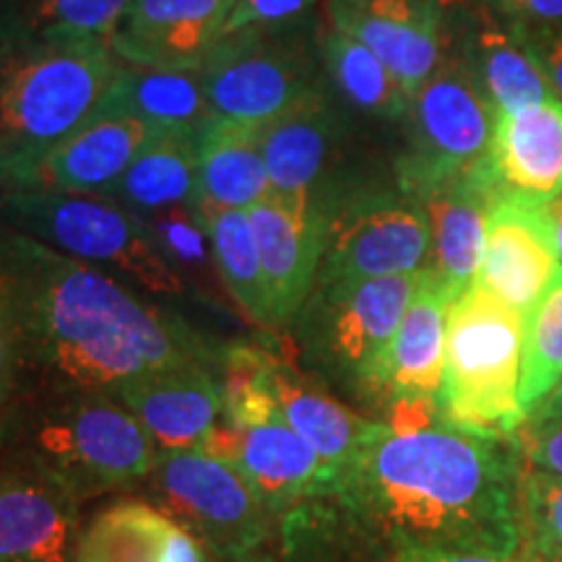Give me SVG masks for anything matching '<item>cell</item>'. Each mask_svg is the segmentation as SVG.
<instances>
[{
  "instance_id": "6da1fadb",
  "label": "cell",
  "mask_w": 562,
  "mask_h": 562,
  "mask_svg": "<svg viewBox=\"0 0 562 562\" xmlns=\"http://www.w3.org/2000/svg\"><path fill=\"white\" fill-rule=\"evenodd\" d=\"M339 487L404 544L497 558H516L524 544L518 474L474 435H393L378 425Z\"/></svg>"
},
{
  "instance_id": "7a4b0ae2",
  "label": "cell",
  "mask_w": 562,
  "mask_h": 562,
  "mask_svg": "<svg viewBox=\"0 0 562 562\" xmlns=\"http://www.w3.org/2000/svg\"><path fill=\"white\" fill-rule=\"evenodd\" d=\"M30 323L50 360L87 389L199 362L188 334L110 273L13 235Z\"/></svg>"
},
{
  "instance_id": "3957f363",
  "label": "cell",
  "mask_w": 562,
  "mask_h": 562,
  "mask_svg": "<svg viewBox=\"0 0 562 562\" xmlns=\"http://www.w3.org/2000/svg\"><path fill=\"white\" fill-rule=\"evenodd\" d=\"M117 66L108 42L0 45L3 191H19L45 154L100 112Z\"/></svg>"
},
{
  "instance_id": "277c9868",
  "label": "cell",
  "mask_w": 562,
  "mask_h": 562,
  "mask_svg": "<svg viewBox=\"0 0 562 562\" xmlns=\"http://www.w3.org/2000/svg\"><path fill=\"white\" fill-rule=\"evenodd\" d=\"M524 347V315L480 284L451 302L438 406L453 430L484 440L521 430Z\"/></svg>"
},
{
  "instance_id": "5b68a950",
  "label": "cell",
  "mask_w": 562,
  "mask_h": 562,
  "mask_svg": "<svg viewBox=\"0 0 562 562\" xmlns=\"http://www.w3.org/2000/svg\"><path fill=\"white\" fill-rule=\"evenodd\" d=\"M0 222L13 235L76 261L121 271L146 292L167 297L186 292V279L165 261L140 216L102 195L5 191Z\"/></svg>"
},
{
  "instance_id": "8992f818",
  "label": "cell",
  "mask_w": 562,
  "mask_h": 562,
  "mask_svg": "<svg viewBox=\"0 0 562 562\" xmlns=\"http://www.w3.org/2000/svg\"><path fill=\"white\" fill-rule=\"evenodd\" d=\"M201 76L214 117L252 128H266L326 81L311 19L224 34Z\"/></svg>"
},
{
  "instance_id": "52a82bcc",
  "label": "cell",
  "mask_w": 562,
  "mask_h": 562,
  "mask_svg": "<svg viewBox=\"0 0 562 562\" xmlns=\"http://www.w3.org/2000/svg\"><path fill=\"white\" fill-rule=\"evenodd\" d=\"M404 117L409 125L396 180L398 191L417 203L490 165L497 112L461 60H442Z\"/></svg>"
},
{
  "instance_id": "ba28073f",
  "label": "cell",
  "mask_w": 562,
  "mask_h": 562,
  "mask_svg": "<svg viewBox=\"0 0 562 562\" xmlns=\"http://www.w3.org/2000/svg\"><path fill=\"white\" fill-rule=\"evenodd\" d=\"M326 220L318 284L422 271L430 258V220L409 195L385 191L315 201Z\"/></svg>"
},
{
  "instance_id": "9c48e42d",
  "label": "cell",
  "mask_w": 562,
  "mask_h": 562,
  "mask_svg": "<svg viewBox=\"0 0 562 562\" xmlns=\"http://www.w3.org/2000/svg\"><path fill=\"white\" fill-rule=\"evenodd\" d=\"M562 277V261L547 203L501 191L487 214L484 256L474 284L501 297L529 321L533 307Z\"/></svg>"
},
{
  "instance_id": "30bf717a",
  "label": "cell",
  "mask_w": 562,
  "mask_h": 562,
  "mask_svg": "<svg viewBox=\"0 0 562 562\" xmlns=\"http://www.w3.org/2000/svg\"><path fill=\"white\" fill-rule=\"evenodd\" d=\"M237 0H131L110 50L125 66L201 70Z\"/></svg>"
},
{
  "instance_id": "8fae6325",
  "label": "cell",
  "mask_w": 562,
  "mask_h": 562,
  "mask_svg": "<svg viewBox=\"0 0 562 562\" xmlns=\"http://www.w3.org/2000/svg\"><path fill=\"white\" fill-rule=\"evenodd\" d=\"M425 269L341 284H321L318 311L331 355L372 383L402 326Z\"/></svg>"
},
{
  "instance_id": "7c38bea8",
  "label": "cell",
  "mask_w": 562,
  "mask_h": 562,
  "mask_svg": "<svg viewBox=\"0 0 562 562\" xmlns=\"http://www.w3.org/2000/svg\"><path fill=\"white\" fill-rule=\"evenodd\" d=\"M248 214L261 252L273 326H281L302 311L313 290L326 245V220L311 195L269 193L252 203Z\"/></svg>"
},
{
  "instance_id": "4fadbf2b",
  "label": "cell",
  "mask_w": 562,
  "mask_h": 562,
  "mask_svg": "<svg viewBox=\"0 0 562 562\" xmlns=\"http://www.w3.org/2000/svg\"><path fill=\"white\" fill-rule=\"evenodd\" d=\"M334 30L360 40L414 97L442 63L440 0H326Z\"/></svg>"
},
{
  "instance_id": "5bb4252c",
  "label": "cell",
  "mask_w": 562,
  "mask_h": 562,
  "mask_svg": "<svg viewBox=\"0 0 562 562\" xmlns=\"http://www.w3.org/2000/svg\"><path fill=\"white\" fill-rule=\"evenodd\" d=\"M161 495L178 516L214 537L240 544L258 521L256 487L232 463L203 451H170L159 463Z\"/></svg>"
},
{
  "instance_id": "9a60e30c",
  "label": "cell",
  "mask_w": 562,
  "mask_h": 562,
  "mask_svg": "<svg viewBox=\"0 0 562 562\" xmlns=\"http://www.w3.org/2000/svg\"><path fill=\"white\" fill-rule=\"evenodd\" d=\"M492 161L422 199L430 220V258L425 271L456 300L474 284L484 256L487 214L501 193Z\"/></svg>"
},
{
  "instance_id": "2e32d148",
  "label": "cell",
  "mask_w": 562,
  "mask_h": 562,
  "mask_svg": "<svg viewBox=\"0 0 562 562\" xmlns=\"http://www.w3.org/2000/svg\"><path fill=\"white\" fill-rule=\"evenodd\" d=\"M151 136L149 125L136 117L97 112L83 128L32 167L19 191L104 195Z\"/></svg>"
},
{
  "instance_id": "e0dca14e",
  "label": "cell",
  "mask_w": 562,
  "mask_h": 562,
  "mask_svg": "<svg viewBox=\"0 0 562 562\" xmlns=\"http://www.w3.org/2000/svg\"><path fill=\"white\" fill-rule=\"evenodd\" d=\"M55 461L94 482H125L154 467L149 432L140 422L108 404L79 406L42 432Z\"/></svg>"
},
{
  "instance_id": "ac0fdd59",
  "label": "cell",
  "mask_w": 562,
  "mask_h": 562,
  "mask_svg": "<svg viewBox=\"0 0 562 562\" xmlns=\"http://www.w3.org/2000/svg\"><path fill=\"white\" fill-rule=\"evenodd\" d=\"M344 121L334 104V91L323 83L297 108L261 128V149L269 170L271 193L313 195L326 186L341 144Z\"/></svg>"
},
{
  "instance_id": "d6986e66",
  "label": "cell",
  "mask_w": 562,
  "mask_h": 562,
  "mask_svg": "<svg viewBox=\"0 0 562 562\" xmlns=\"http://www.w3.org/2000/svg\"><path fill=\"white\" fill-rule=\"evenodd\" d=\"M123 402L165 451H191L216 427L222 385L199 362L178 364L123 385Z\"/></svg>"
},
{
  "instance_id": "ffe728a7",
  "label": "cell",
  "mask_w": 562,
  "mask_h": 562,
  "mask_svg": "<svg viewBox=\"0 0 562 562\" xmlns=\"http://www.w3.org/2000/svg\"><path fill=\"white\" fill-rule=\"evenodd\" d=\"M492 170L503 191L550 203L562 193V102L558 97L497 115Z\"/></svg>"
},
{
  "instance_id": "44dd1931",
  "label": "cell",
  "mask_w": 562,
  "mask_h": 562,
  "mask_svg": "<svg viewBox=\"0 0 562 562\" xmlns=\"http://www.w3.org/2000/svg\"><path fill=\"white\" fill-rule=\"evenodd\" d=\"M453 297L425 271L419 292L414 294L402 326L385 349L372 389L396 396L438 398L446 370L448 307Z\"/></svg>"
},
{
  "instance_id": "7402d4cb",
  "label": "cell",
  "mask_w": 562,
  "mask_h": 562,
  "mask_svg": "<svg viewBox=\"0 0 562 562\" xmlns=\"http://www.w3.org/2000/svg\"><path fill=\"white\" fill-rule=\"evenodd\" d=\"M461 63L497 115H508L554 97L550 76L533 50L531 37L510 21H484L476 26L463 45Z\"/></svg>"
},
{
  "instance_id": "603a6c76",
  "label": "cell",
  "mask_w": 562,
  "mask_h": 562,
  "mask_svg": "<svg viewBox=\"0 0 562 562\" xmlns=\"http://www.w3.org/2000/svg\"><path fill=\"white\" fill-rule=\"evenodd\" d=\"M100 112L136 117L154 133H201L203 125L214 121L201 70L146 68L125 63L117 66Z\"/></svg>"
},
{
  "instance_id": "cb8c5ba5",
  "label": "cell",
  "mask_w": 562,
  "mask_h": 562,
  "mask_svg": "<svg viewBox=\"0 0 562 562\" xmlns=\"http://www.w3.org/2000/svg\"><path fill=\"white\" fill-rule=\"evenodd\" d=\"M232 467L240 469L258 495L273 501L334 490L341 480L339 469L323 461L284 417L240 430V446Z\"/></svg>"
},
{
  "instance_id": "d4e9b609",
  "label": "cell",
  "mask_w": 562,
  "mask_h": 562,
  "mask_svg": "<svg viewBox=\"0 0 562 562\" xmlns=\"http://www.w3.org/2000/svg\"><path fill=\"white\" fill-rule=\"evenodd\" d=\"M271 193L261 128L214 121L199 133V193L193 206L250 209Z\"/></svg>"
},
{
  "instance_id": "484cf974",
  "label": "cell",
  "mask_w": 562,
  "mask_h": 562,
  "mask_svg": "<svg viewBox=\"0 0 562 562\" xmlns=\"http://www.w3.org/2000/svg\"><path fill=\"white\" fill-rule=\"evenodd\" d=\"M76 562H203V554L170 516L144 503H121L94 518Z\"/></svg>"
},
{
  "instance_id": "4316f807",
  "label": "cell",
  "mask_w": 562,
  "mask_h": 562,
  "mask_svg": "<svg viewBox=\"0 0 562 562\" xmlns=\"http://www.w3.org/2000/svg\"><path fill=\"white\" fill-rule=\"evenodd\" d=\"M199 193V133L159 131L102 199L144 216L182 203Z\"/></svg>"
},
{
  "instance_id": "83f0119b",
  "label": "cell",
  "mask_w": 562,
  "mask_h": 562,
  "mask_svg": "<svg viewBox=\"0 0 562 562\" xmlns=\"http://www.w3.org/2000/svg\"><path fill=\"white\" fill-rule=\"evenodd\" d=\"M131 0H0V45L108 42Z\"/></svg>"
},
{
  "instance_id": "f1b7e54d",
  "label": "cell",
  "mask_w": 562,
  "mask_h": 562,
  "mask_svg": "<svg viewBox=\"0 0 562 562\" xmlns=\"http://www.w3.org/2000/svg\"><path fill=\"white\" fill-rule=\"evenodd\" d=\"M273 393L281 417L294 432L300 435L323 461L334 469L349 467L351 459L362 451V446L372 438L378 425H370L344 409L334 398L321 396L302 385L284 364L277 362L273 368Z\"/></svg>"
},
{
  "instance_id": "f546056e",
  "label": "cell",
  "mask_w": 562,
  "mask_h": 562,
  "mask_svg": "<svg viewBox=\"0 0 562 562\" xmlns=\"http://www.w3.org/2000/svg\"><path fill=\"white\" fill-rule=\"evenodd\" d=\"M321 60L331 91L351 110L383 121H396L409 110L412 97L393 70L351 34L331 26L321 37Z\"/></svg>"
},
{
  "instance_id": "4dcf8cb0",
  "label": "cell",
  "mask_w": 562,
  "mask_h": 562,
  "mask_svg": "<svg viewBox=\"0 0 562 562\" xmlns=\"http://www.w3.org/2000/svg\"><path fill=\"white\" fill-rule=\"evenodd\" d=\"M214 245L216 269L240 311L258 326H273L261 252L248 209L195 206Z\"/></svg>"
},
{
  "instance_id": "1f68e13d",
  "label": "cell",
  "mask_w": 562,
  "mask_h": 562,
  "mask_svg": "<svg viewBox=\"0 0 562 562\" xmlns=\"http://www.w3.org/2000/svg\"><path fill=\"white\" fill-rule=\"evenodd\" d=\"M68 524L58 503L30 484L0 490V562H66Z\"/></svg>"
},
{
  "instance_id": "d6a6232c",
  "label": "cell",
  "mask_w": 562,
  "mask_h": 562,
  "mask_svg": "<svg viewBox=\"0 0 562 562\" xmlns=\"http://www.w3.org/2000/svg\"><path fill=\"white\" fill-rule=\"evenodd\" d=\"M562 378V277L526 321L521 402L526 417Z\"/></svg>"
},
{
  "instance_id": "836d02e7",
  "label": "cell",
  "mask_w": 562,
  "mask_h": 562,
  "mask_svg": "<svg viewBox=\"0 0 562 562\" xmlns=\"http://www.w3.org/2000/svg\"><path fill=\"white\" fill-rule=\"evenodd\" d=\"M273 368L277 362L266 351L235 347L224 364V412L235 427H256L281 417L277 393H273Z\"/></svg>"
},
{
  "instance_id": "e575fe53",
  "label": "cell",
  "mask_w": 562,
  "mask_h": 562,
  "mask_svg": "<svg viewBox=\"0 0 562 562\" xmlns=\"http://www.w3.org/2000/svg\"><path fill=\"white\" fill-rule=\"evenodd\" d=\"M140 222H144L154 245H157L161 256H165V261L178 273H220L214 258V245H211L209 232L203 227V220L193 203H182V206L144 214Z\"/></svg>"
},
{
  "instance_id": "d590c367",
  "label": "cell",
  "mask_w": 562,
  "mask_h": 562,
  "mask_svg": "<svg viewBox=\"0 0 562 562\" xmlns=\"http://www.w3.org/2000/svg\"><path fill=\"white\" fill-rule=\"evenodd\" d=\"M518 505L526 542L533 547H562V476L521 463Z\"/></svg>"
},
{
  "instance_id": "8d00e7d4",
  "label": "cell",
  "mask_w": 562,
  "mask_h": 562,
  "mask_svg": "<svg viewBox=\"0 0 562 562\" xmlns=\"http://www.w3.org/2000/svg\"><path fill=\"white\" fill-rule=\"evenodd\" d=\"M315 3L318 0H237L224 34L245 30V26H279L307 21Z\"/></svg>"
},
{
  "instance_id": "74e56055",
  "label": "cell",
  "mask_w": 562,
  "mask_h": 562,
  "mask_svg": "<svg viewBox=\"0 0 562 562\" xmlns=\"http://www.w3.org/2000/svg\"><path fill=\"white\" fill-rule=\"evenodd\" d=\"M516 451L521 453L524 467L562 476V419L524 422Z\"/></svg>"
},
{
  "instance_id": "f35d334b",
  "label": "cell",
  "mask_w": 562,
  "mask_h": 562,
  "mask_svg": "<svg viewBox=\"0 0 562 562\" xmlns=\"http://www.w3.org/2000/svg\"><path fill=\"white\" fill-rule=\"evenodd\" d=\"M510 24L529 34L562 32V0H490Z\"/></svg>"
},
{
  "instance_id": "ab89813d",
  "label": "cell",
  "mask_w": 562,
  "mask_h": 562,
  "mask_svg": "<svg viewBox=\"0 0 562 562\" xmlns=\"http://www.w3.org/2000/svg\"><path fill=\"white\" fill-rule=\"evenodd\" d=\"M440 412L438 398L422 396H396L389 412V425L385 430L393 435H414L430 430L435 414Z\"/></svg>"
},
{
  "instance_id": "60d3db41",
  "label": "cell",
  "mask_w": 562,
  "mask_h": 562,
  "mask_svg": "<svg viewBox=\"0 0 562 562\" xmlns=\"http://www.w3.org/2000/svg\"><path fill=\"white\" fill-rule=\"evenodd\" d=\"M398 562H531L529 558H497V554L482 552H461V550H440V547H417L404 544Z\"/></svg>"
},
{
  "instance_id": "b9f144b4",
  "label": "cell",
  "mask_w": 562,
  "mask_h": 562,
  "mask_svg": "<svg viewBox=\"0 0 562 562\" xmlns=\"http://www.w3.org/2000/svg\"><path fill=\"white\" fill-rule=\"evenodd\" d=\"M529 34V32H526ZM537 50L539 60L550 76L552 89L562 97V32H544V34H529Z\"/></svg>"
},
{
  "instance_id": "7bdbcfd3",
  "label": "cell",
  "mask_w": 562,
  "mask_h": 562,
  "mask_svg": "<svg viewBox=\"0 0 562 562\" xmlns=\"http://www.w3.org/2000/svg\"><path fill=\"white\" fill-rule=\"evenodd\" d=\"M550 419H562V378L554 389L547 393V396L529 412L526 422H550Z\"/></svg>"
},
{
  "instance_id": "ee69618b",
  "label": "cell",
  "mask_w": 562,
  "mask_h": 562,
  "mask_svg": "<svg viewBox=\"0 0 562 562\" xmlns=\"http://www.w3.org/2000/svg\"><path fill=\"white\" fill-rule=\"evenodd\" d=\"M547 216H550L554 248H558V256L562 261V193L558 195V199H552L550 203H547Z\"/></svg>"
},
{
  "instance_id": "f6af8a7d",
  "label": "cell",
  "mask_w": 562,
  "mask_h": 562,
  "mask_svg": "<svg viewBox=\"0 0 562 562\" xmlns=\"http://www.w3.org/2000/svg\"><path fill=\"white\" fill-rule=\"evenodd\" d=\"M526 558L531 562H562V547H533L529 544V552H526Z\"/></svg>"
},
{
  "instance_id": "bcb514c9",
  "label": "cell",
  "mask_w": 562,
  "mask_h": 562,
  "mask_svg": "<svg viewBox=\"0 0 562 562\" xmlns=\"http://www.w3.org/2000/svg\"><path fill=\"white\" fill-rule=\"evenodd\" d=\"M3 193H5V191H3V186H0V199H3Z\"/></svg>"
}]
</instances>
